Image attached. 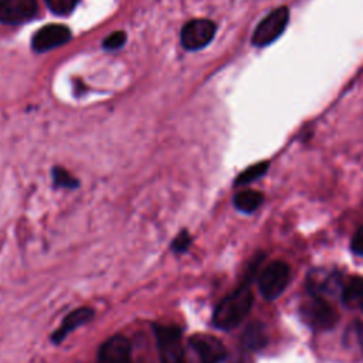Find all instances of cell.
<instances>
[{
	"label": "cell",
	"mask_w": 363,
	"mask_h": 363,
	"mask_svg": "<svg viewBox=\"0 0 363 363\" xmlns=\"http://www.w3.org/2000/svg\"><path fill=\"white\" fill-rule=\"evenodd\" d=\"M251 306L252 292L247 279L217 305L213 313V323L216 328L223 330L234 329L247 318Z\"/></svg>",
	"instance_id": "1"
},
{
	"label": "cell",
	"mask_w": 363,
	"mask_h": 363,
	"mask_svg": "<svg viewBox=\"0 0 363 363\" xmlns=\"http://www.w3.org/2000/svg\"><path fill=\"white\" fill-rule=\"evenodd\" d=\"M299 311L303 320L318 330L333 328L339 319V313L335 306L320 295L309 294V298L301 305Z\"/></svg>",
	"instance_id": "2"
},
{
	"label": "cell",
	"mask_w": 363,
	"mask_h": 363,
	"mask_svg": "<svg viewBox=\"0 0 363 363\" xmlns=\"http://www.w3.org/2000/svg\"><path fill=\"white\" fill-rule=\"evenodd\" d=\"M289 278H291L289 265L281 259L272 261L259 274V278H258L259 294L265 299L274 301L285 291V288L288 286Z\"/></svg>",
	"instance_id": "3"
},
{
	"label": "cell",
	"mask_w": 363,
	"mask_h": 363,
	"mask_svg": "<svg viewBox=\"0 0 363 363\" xmlns=\"http://www.w3.org/2000/svg\"><path fill=\"white\" fill-rule=\"evenodd\" d=\"M289 21V10L285 6H281L271 13H268L255 27L252 34V45L267 47L274 43L286 28Z\"/></svg>",
	"instance_id": "4"
},
{
	"label": "cell",
	"mask_w": 363,
	"mask_h": 363,
	"mask_svg": "<svg viewBox=\"0 0 363 363\" xmlns=\"http://www.w3.org/2000/svg\"><path fill=\"white\" fill-rule=\"evenodd\" d=\"M155 335L160 363H186V354L179 328L155 325Z\"/></svg>",
	"instance_id": "5"
},
{
	"label": "cell",
	"mask_w": 363,
	"mask_h": 363,
	"mask_svg": "<svg viewBox=\"0 0 363 363\" xmlns=\"http://www.w3.org/2000/svg\"><path fill=\"white\" fill-rule=\"evenodd\" d=\"M216 34V24L207 18H194L182 28V44L184 48L196 51L206 47Z\"/></svg>",
	"instance_id": "6"
},
{
	"label": "cell",
	"mask_w": 363,
	"mask_h": 363,
	"mask_svg": "<svg viewBox=\"0 0 363 363\" xmlns=\"http://www.w3.org/2000/svg\"><path fill=\"white\" fill-rule=\"evenodd\" d=\"M189 343L200 363H221L227 356L224 345L216 336L197 333L189 339Z\"/></svg>",
	"instance_id": "7"
},
{
	"label": "cell",
	"mask_w": 363,
	"mask_h": 363,
	"mask_svg": "<svg viewBox=\"0 0 363 363\" xmlns=\"http://www.w3.org/2000/svg\"><path fill=\"white\" fill-rule=\"evenodd\" d=\"M37 13V0H0V21L21 24Z\"/></svg>",
	"instance_id": "8"
},
{
	"label": "cell",
	"mask_w": 363,
	"mask_h": 363,
	"mask_svg": "<svg viewBox=\"0 0 363 363\" xmlns=\"http://www.w3.org/2000/svg\"><path fill=\"white\" fill-rule=\"evenodd\" d=\"M71 38V31L61 24H50L41 27L33 37V48L44 52L65 44Z\"/></svg>",
	"instance_id": "9"
},
{
	"label": "cell",
	"mask_w": 363,
	"mask_h": 363,
	"mask_svg": "<svg viewBox=\"0 0 363 363\" xmlns=\"http://www.w3.org/2000/svg\"><path fill=\"white\" fill-rule=\"evenodd\" d=\"M98 363H130V343L122 335H115L102 343Z\"/></svg>",
	"instance_id": "10"
},
{
	"label": "cell",
	"mask_w": 363,
	"mask_h": 363,
	"mask_svg": "<svg viewBox=\"0 0 363 363\" xmlns=\"http://www.w3.org/2000/svg\"><path fill=\"white\" fill-rule=\"evenodd\" d=\"M92 318H94V311L91 308H78V309L72 311L71 313H68L64 318L61 326L52 333V340L55 343L64 340L68 333H71L72 330L78 329L79 326L88 323Z\"/></svg>",
	"instance_id": "11"
},
{
	"label": "cell",
	"mask_w": 363,
	"mask_h": 363,
	"mask_svg": "<svg viewBox=\"0 0 363 363\" xmlns=\"http://www.w3.org/2000/svg\"><path fill=\"white\" fill-rule=\"evenodd\" d=\"M340 299L347 309L363 312V277L350 278L342 286Z\"/></svg>",
	"instance_id": "12"
},
{
	"label": "cell",
	"mask_w": 363,
	"mask_h": 363,
	"mask_svg": "<svg viewBox=\"0 0 363 363\" xmlns=\"http://www.w3.org/2000/svg\"><path fill=\"white\" fill-rule=\"evenodd\" d=\"M268 332L262 322L250 323L242 333V345L250 350H261L268 343Z\"/></svg>",
	"instance_id": "13"
},
{
	"label": "cell",
	"mask_w": 363,
	"mask_h": 363,
	"mask_svg": "<svg viewBox=\"0 0 363 363\" xmlns=\"http://www.w3.org/2000/svg\"><path fill=\"white\" fill-rule=\"evenodd\" d=\"M262 201L264 196L257 190H244L234 196V206L242 213L255 211L262 204Z\"/></svg>",
	"instance_id": "14"
},
{
	"label": "cell",
	"mask_w": 363,
	"mask_h": 363,
	"mask_svg": "<svg viewBox=\"0 0 363 363\" xmlns=\"http://www.w3.org/2000/svg\"><path fill=\"white\" fill-rule=\"evenodd\" d=\"M267 170H268V162H259L257 164H252L238 174L235 184H238V186L248 184V183L259 179L261 176H264Z\"/></svg>",
	"instance_id": "15"
},
{
	"label": "cell",
	"mask_w": 363,
	"mask_h": 363,
	"mask_svg": "<svg viewBox=\"0 0 363 363\" xmlns=\"http://www.w3.org/2000/svg\"><path fill=\"white\" fill-rule=\"evenodd\" d=\"M79 0H45L48 9L55 14H68Z\"/></svg>",
	"instance_id": "16"
},
{
	"label": "cell",
	"mask_w": 363,
	"mask_h": 363,
	"mask_svg": "<svg viewBox=\"0 0 363 363\" xmlns=\"http://www.w3.org/2000/svg\"><path fill=\"white\" fill-rule=\"evenodd\" d=\"M52 179L54 182L58 184V186H62V187H75L78 184L77 179L74 176H71L65 169L62 167H54L52 170Z\"/></svg>",
	"instance_id": "17"
},
{
	"label": "cell",
	"mask_w": 363,
	"mask_h": 363,
	"mask_svg": "<svg viewBox=\"0 0 363 363\" xmlns=\"http://www.w3.org/2000/svg\"><path fill=\"white\" fill-rule=\"evenodd\" d=\"M125 41H126L125 33L123 31H115V33H112L109 37H106L104 40V48H106V50H116V48L122 47Z\"/></svg>",
	"instance_id": "18"
},
{
	"label": "cell",
	"mask_w": 363,
	"mask_h": 363,
	"mask_svg": "<svg viewBox=\"0 0 363 363\" xmlns=\"http://www.w3.org/2000/svg\"><path fill=\"white\" fill-rule=\"evenodd\" d=\"M190 245V235L187 231H183L172 244V248L176 251V252H183L189 248Z\"/></svg>",
	"instance_id": "19"
},
{
	"label": "cell",
	"mask_w": 363,
	"mask_h": 363,
	"mask_svg": "<svg viewBox=\"0 0 363 363\" xmlns=\"http://www.w3.org/2000/svg\"><path fill=\"white\" fill-rule=\"evenodd\" d=\"M350 247L356 255H363V225L359 227L357 231L354 233Z\"/></svg>",
	"instance_id": "20"
},
{
	"label": "cell",
	"mask_w": 363,
	"mask_h": 363,
	"mask_svg": "<svg viewBox=\"0 0 363 363\" xmlns=\"http://www.w3.org/2000/svg\"><path fill=\"white\" fill-rule=\"evenodd\" d=\"M356 335L359 337V342H360V346L363 349V323H359L357 328H356Z\"/></svg>",
	"instance_id": "21"
}]
</instances>
